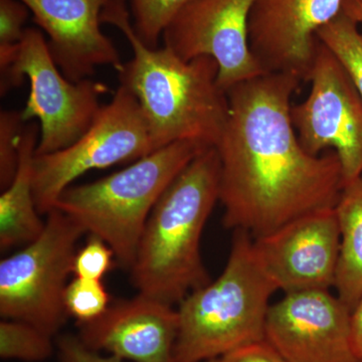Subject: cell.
<instances>
[{
  "instance_id": "obj_1",
  "label": "cell",
  "mask_w": 362,
  "mask_h": 362,
  "mask_svg": "<svg viewBox=\"0 0 362 362\" xmlns=\"http://www.w3.org/2000/svg\"><path fill=\"white\" fill-rule=\"evenodd\" d=\"M301 80L267 73L228 90V120L216 144L223 225L268 235L305 214L332 209L342 190L332 150L313 156L298 139L291 98Z\"/></svg>"
},
{
  "instance_id": "obj_2",
  "label": "cell",
  "mask_w": 362,
  "mask_h": 362,
  "mask_svg": "<svg viewBox=\"0 0 362 362\" xmlns=\"http://www.w3.org/2000/svg\"><path fill=\"white\" fill-rule=\"evenodd\" d=\"M101 23L129 42L133 58L118 71L119 82L139 103L154 150L180 141L216 147L230 108L216 59L185 61L168 47L150 49L136 35L127 0H109Z\"/></svg>"
},
{
  "instance_id": "obj_3",
  "label": "cell",
  "mask_w": 362,
  "mask_h": 362,
  "mask_svg": "<svg viewBox=\"0 0 362 362\" xmlns=\"http://www.w3.org/2000/svg\"><path fill=\"white\" fill-rule=\"evenodd\" d=\"M216 147L192 159L164 190L143 230L132 282L140 294L173 305L211 282L202 262V232L220 202Z\"/></svg>"
},
{
  "instance_id": "obj_4",
  "label": "cell",
  "mask_w": 362,
  "mask_h": 362,
  "mask_svg": "<svg viewBox=\"0 0 362 362\" xmlns=\"http://www.w3.org/2000/svg\"><path fill=\"white\" fill-rule=\"evenodd\" d=\"M252 237L235 230L225 269L190 292L177 308L175 362H204L265 339L272 295L278 291L255 256Z\"/></svg>"
},
{
  "instance_id": "obj_5",
  "label": "cell",
  "mask_w": 362,
  "mask_h": 362,
  "mask_svg": "<svg viewBox=\"0 0 362 362\" xmlns=\"http://www.w3.org/2000/svg\"><path fill=\"white\" fill-rule=\"evenodd\" d=\"M209 147L175 142L133 162L122 170L82 185H71L54 209L86 233L104 240L121 266L130 270L152 209L185 166Z\"/></svg>"
},
{
  "instance_id": "obj_6",
  "label": "cell",
  "mask_w": 362,
  "mask_h": 362,
  "mask_svg": "<svg viewBox=\"0 0 362 362\" xmlns=\"http://www.w3.org/2000/svg\"><path fill=\"white\" fill-rule=\"evenodd\" d=\"M86 230L63 211L47 214L37 240L0 262V315L32 324L54 337L69 314L68 279L73 274L77 244Z\"/></svg>"
},
{
  "instance_id": "obj_7",
  "label": "cell",
  "mask_w": 362,
  "mask_h": 362,
  "mask_svg": "<svg viewBox=\"0 0 362 362\" xmlns=\"http://www.w3.org/2000/svg\"><path fill=\"white\" fill-rule=\"evenodd\" d=\"M25 78L30 82V94L21 116L25 122L39 120L35 156L54 153L80 139L101 110L100 97L108 92L107 86L90 78L68 80L52 59L47 40L37 28H26L13 64L1 74V96L20 87Z\"/></svg>"
},
{
  "instance_id": "obj_8",
  "label": "cell",
  "mask_w": 362,
  "mask_h": 362,
  "mask_svg": "<svg viewBox=\"0 0 362 362\" xmlns=\"http://www.w3.org/2000/svg\"><path fill=\"white\" fill-rule=\"evenodd\" d=\"M154 151L139 103L120 86L80 139L65 149L35 156L33 187L37 211L49 214L59 195L88 171L133 163Z\"/></svg>"
},
{
  "instance_id": "obj_9",
  "label": "cell",
  "mask_w": 362,
  "mask_h": 362,
  "mask_svg": "<svg viewBox=\"0 0 362 362\" xmlns=\"http://www.w3.org/2000/svg\"><path fill=\"white\" fill-rule=\"evenodd\" d=\"M308 81V97L292 106L293 126L311 156L325 150L337 154L344 187L362 175L361 94L340 59L320 42Z\"/></svg>"
},
{
  "instance_id": "obj_10",
  "label": "cell",
  "mask_w": 362,
  "mask_h": 362,
  "mask_svg": "<svg viewBox=\"0 0 362 362\" xmlns=\"http://www.w3.org/2000/svg\"><path fill=\"white\" fill-rule=\"evenodd\" d=\"M255 0H192L164 30V47L180 59L211 57L218 83L233 86L267 74L250 47L249 21Z\"/></svg>"
},
{
  "instance_id": "obj_11",
  "label": "cell",
  "mask_w": 362,
  "mask_h": 362,
  "mask_svg": "<svg viewBox=\"0 0 362 362\" xmlns=\"http://www.w3.org/2000/svg\"><path fill=\"white\" fill-rule=\"evenodd\" d=\"M252 247L259 266L278 290H330L334 288L340 254L335 207L295 218L254 239Z\"/></svg>"
},
{
  "instance_id": "obj_12",
  "label": "cell",
  "mask_w": 362,
  "mask_h": 362,
  "mask_svg": "<svg viewBox=\"0 0 362 362\" xmlns=\"http://www.w3.org/2000/svg\"><path fill=\"white\" fill-rule=\"evenodd\" d=\"M350 317L330 290L285 293L269 309L265 339L290 362H358Z\"/></svg>"
},
{
  "instance_id": "obj_13",
  "label": "cell",
  "mask_w": 362,
  "mask_h": 362,
  "mask_svg": "<svg viewBox=\"0 0 362 362\" xmlns=\"http://www.w3.org/2000/svg\"><path fill=\"white\" fill-rule=\"evenodd\" d=\"M344 0H255L250 47L267 73L308 81L319 40L317 33L342 11Z\"/></svg>"
},
{
  "instance_id": "obj_14",
  "label": "cell",
  "mask_w": 362,
  "mask_h": 362,
  "mask_svg": "<svg viewBox=\"0 0 362 362\" xmlns=\"http://www.w3.org/2000/svg\"><path fill=\"white\" fill-rule=\"evenodd\" d=\"M33 21L47 33L56 65L71 82L90 78L99 66L122 70L124 63L101 30V14L109 0H21Z\"/></svg>"
},
{
  "instance_id": "obj_15",
  "label": "cell",
  "mask_w": 362,
  "mask_h": 362,
  "mask_svg": "<svg viewBox=\"0 0 362 362\" xmlns=\"http://www.w3.org/2000/svg\"><path fill=\"white\" fill-rule=\"evenodd\" d=\"M78 327L82 342L102 354L124 361L175 362L177 309L140 293Z\"/></svg>"
},
{
  "instance_id": "obj_16",
  "label": "cell",
  "mask_w": 362,
  "mask_h": 362,
  "mask_svg": "<svg viewBox=\"0 0 362 362\" xmlns=\"http://www.w3.org/2000/svg\"><path fill=\"white\" fill-rule=\"evenodd\" d=\"M40 127L25 124L18 138V166L11 185L0 197V249L26 246L40 237L45 221L40 218L33 197V159L39 144Z\"/></svg>"
},
{
  "instance_id": "obj_17",
  "label": "cell",
  "mask_w": 362,
  "mask_h": 362,
  "mask_svg": "<svg viewBox=\"0 0 362 362\" xmlns=\"http://www.w3.org/2000/svg\"><path fill=\"white\" fill-rule=\"evenodd\" d=\"M335 213L340 254L334 288L352 311L362 297V175L343 187Z\"/></svg>"
},
{
  "instance_id": "obj_18",
  "label": "cell",
  "mask_w": 362,
  "mask_h": 362,
  "mask_svg": "<svg viewBox=\"0 0 362 362\" xmlns=\"http://www.w3.org/2000/svg\"><path fill=\"white\" fill-rule=\"evenodd\" d=\"M54 337L32 324L13 319L0 322V357L25 362H42L54 354Z\"/></svg>"
},
{
  "instance_id": "obj_19",
  "label": "cell",
  "mask_w": 362,
  "mask_h": 362,
  "mask_svg": "<svg viewBox=\"0 0 362 362\" xmlns=\"http://www.w3.org/2000/svg\"><path fill=\"white\" fill-rule=\"evenodd\" d=\"M317 39L347 69L362 99V33L358 23L341 11L318 30Z\"/></svg>"
},
{
  "instance_id": "obj_20",
  "label": "cell",
  "mask_w": 362,
  "mask_h": 362,
  "mask_svg": "<svg viewBox=\"0 0 362 362\" xmlns=\"http://www.w3.org/2000/svg\"><path fill=\"white\" fill-rule=\"evenodd\" d=\"M192 0H129L136 35L150 49H157L164 30Z\"/></svg>"
},
{
  "instance_id": "obj_21",
  "label": "cell",
  "mask_w": 362,
  "mask_h": 362,
  "mask_svg": "<svg viewBox=\"0 0 362 362\" xmlns=\"http://www.w3.org/2000/svg\"><path fill=\"white\" fill-rule=\"evenodd\" d=\"M65 306L78 324L96 320L110 306V296L102 281L75 277L66 286Z\"/></svg>"
},
{
  "instance_id": "obj_22",
  "label": "cell",
  "mask_w": 362,
  "mask_h": 362,
  "mask_svg": "<svg viewBox=\"0 0 362 362\" xmlns=\"http://www.w3.org/2000/svg\"><path fill=\"white\" fill-rule=\"evenodd\" d=\"M30 11L21 0H0V71L13 64L18 47L25 37Z\"/></svg>"
},
{
  "instance_id": "obj_23",
  "label": "cell",
  "mask_w": 362,
  "mask_h": 362,
  "mask_svg": "<svg viewBox=\"0 0 362 362\" xmlns=\"http://www.w3.org/2000/svg\"><path fill=\"white\" fill-rule=\"evenodd\" d=\"M25 126L21 111L0 113V187L6 189L16 176L18 166V138Z\"/></svg>"
},
{
  "instance_id": "obj_24",
  "label": "cell",
  "mask_w": 362,
  "mask_h": 362,
  "mask_svg": "<svg viewBox=\"0 0 362 362\" xmlns=\"http://www.w3.org/2000/svg\"><path fill=\"white\" fill-rule=\"evenodd\" d=\"M114 258L113 250L104 240L90 235L85 246L76 254L73 274L75 277L102 281L113 267Z\"/></svg>"
},
{
  "instance_id": "obj_25",
  "label": "cell",
  "mask_w": 362,
  "mask_h": 362,
  "mask_svg": "<svg viewBox=\"0 0 362 362\" xmlns=\"http://www.w3.org/2000/svg\"><path fill=\"white\" fill-rule=\"evenodd\" d=\"M59 362H125L110 354L89 349L76 335L66 334L57 341Z\"/></svg>"
},
{
  "instance_id": "obj_26",
  "label": "cell",
  "mask_w": 362,
  "mask_h": 362,
  "mask_svg": "<svg viewBox=\"0 0 362 362\" xmlns=\"http://www.w3.org/2000/svg\"><path fill=\"white\" fill-rule=\"evenodd\" d=\"M221 362H290L266 339L250 343L221 357Z\"/></svg>"
},
{
  "instance_id": "obj_27",
  "label": "cell",
  "mask_w": 362,
  "mask_h": 362,
  "mask_svg": "<svg viewBox=\"0 0 362 362\" xmlns=\"http://www.w3.org/2000/svg\"><path fill=\"white\" fill-rule=\"evenodd\" d=\"M350 333L354 356L358 361H362V297L352 309L350 317Z\"/></svg>"
},
{
  "instance_id": "obj_28",
  "label": "cell",
  "mask_w": 362,
  "mask_h": 362,
  "mask_svg": "<svg viewBox=\"0 0 362 362\" xmlns=\"http://www.w3.org/2000/svg\"><path fill=\"white\" fill-rule=\"evenodd\" d=\"M342 11L354 18L357 23H362V0H344Z\"/></svg>"
},
{
  "instance_id": "obj_29",
  "label": "cell",
  "mask_w": 362,
  "mask_h": 362,
  "mask_svg": "<svg viewBox=\"0 0 362 362\" xmlns=\"http://www.w3.org/2000/svg\"><path fill=\"white\" fill-rule=\"evenodd\" d=\"M204 362H221V358L213 359V361H204Z\"/></svg>"
},
{
  "instance_id": "obj_30",
  "label": "cell",
  "mask_w": 362,
  "mask_h": 362,
  "mask_svg": "<svg viewBox=\"0 0 362 362\" xmlns=\"http://www.w3.org/2000/svg\"><path fill=\"white\" fill-rule=\"evenodd\" d=\"M358 362H362V361H359Z\"/></svg>"
}]
</instances>
